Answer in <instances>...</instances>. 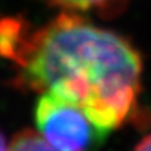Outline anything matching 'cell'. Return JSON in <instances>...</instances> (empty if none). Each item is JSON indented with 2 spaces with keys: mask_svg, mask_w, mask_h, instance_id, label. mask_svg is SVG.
I'll use <instances>...</instances> for the list:
<instances>
[{
  "mask_svg": "<svg viewBox=\"0 0 151 151\" xmlns=\"http://www.w3.org/2000/svg\"><path fill=\"white\" fill-rule=\"evenodd\" d=\"M136 150H147V151H151V133L147 134L146 137H143L141 141L136 146Z\"/></svg>",
  "mask_w": 151,
  "mask_h": 151,
  "instance_id": "cell-5",
  "label": "cell"
},
{
  "mask_svg": "<svg viewBox=\"0 0 151 151\" xmlns=\"http://www.w3.org/2000/svg\"><path fill=\"white\" fill-rule=\"evenodd\" d=\"M10 80L24 92H50L77 104L102 129H118L137 108L143 60L116 32L65 11L29 27Z\"/></svg>",
  "mask_w": 151,
  "mask_h": 151,
  "instance_id": "cell-1",
  "label": "cell"
},
{
  "mask_svg": "<svg viewBox=\"0 0 151 151\" xmlns=\"http://www.w3.org/2000/svg\"><path fill=\"white\" fill-rule=\"evenodd\" d=\"M35 122L52 150H90L108 136V130L98 126L81 106L50 92H42L38 99Z\"/></svg>",
  "mask_w": 151,
  "mask_h": 151,
  "instance_id": "cell-2",
  "label": "cell"
},
{
  "mask_svg": "<svg viewBox=\"0 0 151 151\" xmlns=\"http://www.w3.org/2000/svg\"><path fill=\"white\" fill-rule=\"evenodd\" d=\"M7 141H6V137H4V134L0 132V150H4V148H7Z\"/></svg>",
  "mask_w": 151,
  "mask_h": 151,
  "instance_id": "cell-6",
  "label": "cell"
},
{
  "mask_svg": "<svg viewBox=\"0 0 151 151\" xmlns=\"http://www.w3.org/2000/svg\"><path fill=\"white\" fill-rule=\"evenodd\" d=\"M7 148L18 151H41V150H52V147L45 137L41 134L39 130L24 129L13 136L10 144Z\"/></svg>",
  "mask_w": 151,
  "mask_h": 151,
  "instance_id": "cell-4",
  "label": "cell"
},
{
  "mask_svg": "<svg viewBox=\"0 0 151 151\" xmlns=\"http://www.w3.org/2000/svg\"><path fill=\"white\" fill-rule=\"evenodd\" d=\"M43 1L70 13L91 11L99 16H112L118 14L129 0H43Z\"/></svg>",
  "mask_w": 151,
  "mask_h": 151,
  "instance_id": "cell-3",
  "label": "cell"
}]
</instances>
